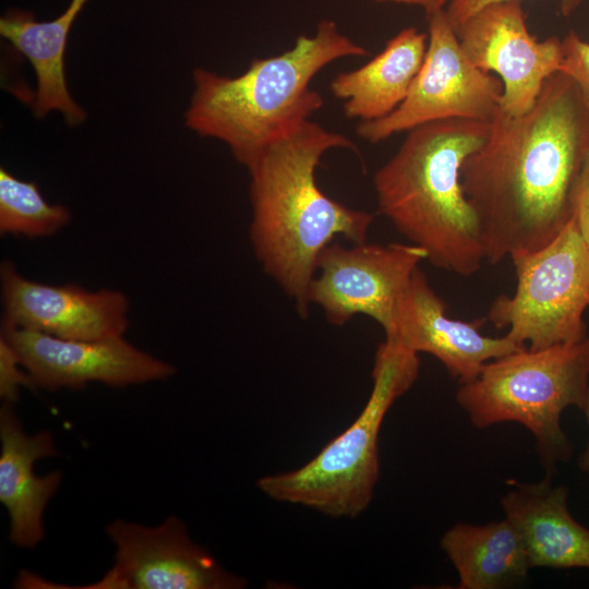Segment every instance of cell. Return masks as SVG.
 <instances>
[{
  "label": "cell",
  "instance_id": "obj_1",
  "mask_svg": "<svg viewBox=\"0 0 589 589\" xmlns=\"http://www.w3.org/2000/svg\"><path fill=\"white\" fill-rule=\"evenodd\" d=\"M589 148V110L576 83L556 72L533 107L512 117L501 108L486 141L461 167L486 261L551 242L573 217V194Z\"/></svg>",
  "mask_w": 589,
  "mask_h": 589
},
{
  "label": "cell",
  "instance_id": "obj_2",
  "mask_svg": "<svg viewBox=\"0 0 589 589\" xmlns=\"http://www.w3.org/2000/svg\"><path fill=\"white\" fill-rule=\"evenodd\" d=\"M356 144L308 120L268 145L247 168L250 173V239L263 269L309 312L308 290L317 259L336 237L366 242L374 216L325 194L315 171L324 154Z\"/></svg>",
  "mask_w": 589,
  "mask_h": 589
},
{
  "label": "cell",
  "instance_id": "obj_3",
  "mask_svg": "<svg viewBox=\"0 0 589 589\" xmlns=\"http://www.w3.org/2000/svg\"><path fill=\"white\" fill-rule=\"evenodd\" d=\"M489 132L490 122L462 118L416 127L373 176L381 214L422 248L432 265L461 276L476 274L486 260L461 167Z\"/></svg>",
  "mask_w": 589,
  "mask_h": 589
},
{
  "label": "cell",
  "instance_id": "obj_4",
  "mask_svg": "<svg viewBox=\"0 0 589 589\" xmlns=\"http://www.w3.org/2000/svg\"><path fill=\"white\" fill-rule=\"evenodd\" d=\"M368 53L335 21L325 19L313 35H300L279 55L254 59L238 76L197 68L185 124L200 136L224 142L248 167L323 107V96L311 88L321 70L336 60Z\"/></svg>",
  "mask_w": 589,
  "mask_h": 589
},
{
  "label": "cell",
  "instance_id": "obj_5",
  "mask_svg": "<svg viewBox=\"0 0 589 589\" xmlns=\"http://www.w3.org/2000/svg\"><path fill=\"white\" fill-rule=\"evenodd\" d=\"M589 384V336L573 342L531 350L521 348L484 364L460 384L456 400L471 424L485 429L518 422L536 438L545 476L568 462L573 444L561 424L568 407L582 410Z\"/></svg>",
  "mask_w": 589,
  "mask_h": 589
},
{
  "label": "cell",
  "instance_id": "obj_6",
  "mask_svg": "<svg viewBox=\"0 0 589 589\" xmlns=\"http://www.w3.org/2000/svg\"><path fill=\"white\" fill-rule=\"evenodd\" d=\"M419 372L418 353L385 337L375 352L371 394L352 424L301 468L259 479V489L275 501L306 506L335 518L362 514L380 476L382 423Z\"/></svg>",
  "mask_w": 589,
  "mask_h": 589
},
{
  "label": "cell",
  "instance_id": "obj_7",
  "mask_svg": "<svg viewBox=\"0 0 589 589\" xmlns=\"http://www.w3.org/2000/svg\"><path fill=\"white\" fill-rule=\"evenodd\" d=\"M517 276L513 296H500L488 318L521 346L539 350L585 339L589 310V247L572 217L536 251L509 256Z\"/></svg>",
  "mask_w": 589,
  "mask_h": 589
},
{
  "label": "cell",
  "instance_id": "obj_8",
  "mask_svg": "<svg viewBox=\"0 0 589 589\" xmlns=\"http://www.w3.org/2000/svg\"><path fill=\"white\" fill-rule=\"evenodd\" d=\"M425 15L428 47L408 96L388 116L357 125L358 135L370 143L438 120L490 122L501 107V80L468 59L446 10Z\"/></svg>",
  "mask_w": 589,
  "mask_h": 589
},
{
  "label": "cell",
  "instance_id": "obj_9",
  "mask_svg": "<svg viewBox=\"0 0 589 589\" xmlns=\"http://www.w3.org/2000/svg\"><path fill=\"white\" fill-rule=\"evenodd\" d=\"M426 259V252L410 242H363L350 248L332 242L317 259V275L308 290L309 304H317L327 322L338 326L354 315H366L388 336L400 296Z\"/></svg>",
  "mask_w": 589,
  "mask_h": 589
},
{
  "label": "cell",
  "instance_id": "obj_10",
  "mask_svg": "<svg viewBox=\"0 0 589 589\" xmlns=\"http://www.w3.org/2000/svg\"><path fill=\"white\" fill-rule=\"evenodd\" d=\"M106 533L113 543L112 567L89 589H240L247 580L224 568L194 542L177 516L157 526L122 519Z\"/></svg>",
  "mask_w": 589,
  "mask_h": 589
},
{
  "label": "cell",
  "instance_id": "obj_11",
  "mask_svg": "<svg viewBox=\"0 0 589 589\" xmlns=\"http://www.w3.org/2000/svg\"><path fill=\"white\" fill-rule=\"evenodd\" d=\"M455 31L468 59L480 70L500 76V108L512 117L528 112L544 82L562 70V39L532 36L519 0L488 5Z\"/></svg>",
  "mask_w": 589,
  "mask_h": 589
},
{
  "label": "cell",
  "instance_id": "obj_12",
  "mask_svg": "<svg viewBox=\"0 0 589 589\" xmlns=\"http://www.w3.org/2000/svg\"><path fill=\"white\" fill-rule=\"evenodd\" d=\"M35 387L82 389L89 383L127 387L167 380L175 366L133 346L123 336L80 340L17 327H1Z\"/></svg>",
  "mask_w": 589,
  "mask_h": 589
},
{
  "label": "cell",
  "instance_id": "obj_13",
  "mask_svg": "<svg viewBox=\"0 0 589 589\" xmlns=\"http://www.w3.org/2000/svg\"><path fill=\"white\" fill-rule=\"evenodd\" d=\"M0 280L4 326L80 340L123 336L129 326L130 303L121 291L38 283L8 261Z\"/></svg>",
  "mask_w": 589,
  "mask_h": 589
},
{
  "label": "cell",
  "instance_id": "obj_14",
  "mask_svg": "<svg viewBox=\"0 0 589 589\" xmlns=\"http://www.w3.org/2000/svg\"><path fill=\"white\" fill-rule=\"evenodd\" d=\"M482 323L450 318L445 301L418 267L397 303L394 329L385 337L416 353L433 356L462 384L473 380L489 361L526 347L507 335H482Z\"/></svg>",
  "mask_w": 589,
  "mask_h": 589
},
{
  "label": "cell",
  "instance_id": "obj_15",
  "mask_svg": "<svg viewBox=\"0 0 589 589\" xmlns=\"http://www.w3.org/2000/svg\"><path fill=\"white\" fill-rule=\"evenodd\" d=\"M0 502L10 519V541L33 549L45 536L44 513L58 491L62 472L35 473V462L58 455L49 431L28 434L14 405L3 402L0 409Z\"/></svg>",
  "mask_w": 589,
  "mask_h": 589
},
{
  "label": "cell",
  "instance_id": "obj_16",
  "mask_svg": "<svg viewBox=\"0 0 589 589\" xmlns=\"http://www.w3.org/2000/svg\"><path fill=\"white\" fill-rule=\"evenodd\" d=\"M502 498L505 518L519 533L531 568H589V529L568 508V489L552 477L520 483Z\"/></svg>",
  "mask_w": 589,
  "mask_h": 589
},
{
  "label": "cell",
  "instance_id": "obj_17",
  "mask_svg": "<svg viewBox=\"0 0 589 589\" xmlns=\"http://www.w3.org/2000/svg\"><path fill=\"white\" fill-rule=\"evenodd\" d=\"M426 47L428 33L405 27L362 67L338 73L329 89L342 101L345 116L368 122L392 113L408 96Z\"/></svg>",
  "mask_w": 589,
  "mask_h": 589
},
{
  "label": "cell",
  "instance_id": "obj_18",
  "mask_svg": "<svg viewBox=\"0 0 589 589\" xmlns=\"http://www.w3.org/2000/svg\"><path fill=\"white\" fill-rule=\"evenodd\" d=\"M88 0H71L57 19L37 22L25 11H13L0 20V34L31 63L37 88L32 109L37 118L58 111L71 125L81 124L86 113L71 97L64 72V52L72 24Z\"/></svg>",
  "mask_w": 589,
  "mask_h": 589
},
{
  "label": "cell",
  "instance_id": "obj_19",
  "mask_svg": "<svg viewBox=\"0 0 589 589\" xmlns=\"http://www.w3.org/2000/svg\"><path fill=\"white\" fill-rule=\"evenodd\" d=\"M458 575L459 589H500L520 582L531 569L522 540L506 519L459 522L441 539Z\"/></svg>",
  "mask_w": 589,
  "mask_h": 589
},
{
  "label": "cell",
  "instance_id": "obj_20",
  "mask_svg": "<svg viewBox=\"0 0 589 589\" xmlns=\"http://www.w3.org/2000/svg\"><path fill=\"white\" fill-rule=\"evenodd\" d=\"M71 219L70 211L48 203L35 182L0 169V232L27 238L48 237Z\"/></svg>",
  "mask_w": 589,
  "mask_h": 589
},
{
  "label": "cell",
  "instance_id": "obj_21",
  "mask_svg": "<svg viewBox=\"0 0 589 589\" xmlns=\"http://www.w3.org/2000/svg\"><path fill=\"white\" fill-rule=\"evenodd\" d=\"M21 387H35L12 345L0 336V398L2 402L14 405Z\"/></svg>",
  "mask_w": 589,
  "mask_h": 589
},
{
  "label": "cell",
  "instance_id": "obj_22",
  "mask_svg": "<svg viewBox=\"0 0 589 589\" xmlns=\"http://www.w3.org/2000/svg\"><path fill=\"white\" fill-rule=\"evenodd\" d=\"M562 43L564 58L561 72L576 83L589 110V43L574 31H570Z\"/></svg>",
  "mask_w": 589,
  "mask_h": 589
},
{
  "label": "cell",
  "instance_id": "obj_23",
  "mask_svg": "<svg viewBox=\"0 0 589 589\" xmlns=\"http://www.w3.org/2000/svg\"><path fill=\"white\" fill-rule=\"evenodd\" d=\"M505 1L513 0H450L445 10L455 28L483 8ZM584 1L585 0H557L560 11L564 16L572 15Z\"/></svg>",
  "mask_w": 589,
  "mask_h": 589
},
{
  "label": "cell",
  "instance_id": "obj_24",
  "mask_svg": "<svg viewBox=\"0 0 589 589\" xmlns=\"http://www.w3.org/2000/svg\"><path fill=\"white\" fill-rule=\"evenodd\" d=\"M573 218L589 247V148L584 158L573 194Z\"/></svg>",
  "mask_w": 589,
  "mask_h": 589
},
{
  "label": "cell",
  "instance_id": "obj_25",
  "mask_svg": "<svg viewBox=\"0 0 589 589\" xmlns=\"http://www.w3.org/2000/svg\"><path fill=\"white\" fill-rule=\"evenodd\" d=\"M377 2H392L397 4H406L419 7L424 10L425 14L436 10L445 9L450 0H374Z\"/></svg>",
  "mask_w": 589,
  "mask_h": 589
},
{
  "label": "cell",
  "instance_id": "obj_26",
  "mask_svg": "<svg viewBox=\"0 0 589 589\" xmlns=\"http://www.w3.org/2000/svg\"><path fill=\"white\" fill-rule=\"evenodd\" d=\"M581 411L586 416L587 424L589 428V384L587 388L585 406ZM578 468L580 469L581 472L589 476V441L586 448L582 450V453L578 457Z\"/></svg>",
  "mask_w": 589,
  "mask_h": 589
}]
</instances>
